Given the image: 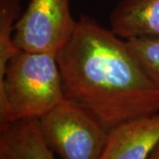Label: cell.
I'll list each match as a JSON object with an SVG mask.
<instances>
[{"label":"cell","mask_w":159,"mask_h":159,"mask_svg":"<svg viewBox=\"0 0 159 159\" xmlns=\"http://www.w3.org/2000/svg\"><path fill=\"white\" fill-rule=\"evenodd\" d=\"M66 98L85 108L111 131L159 112V82L125 40L81 15L56 55Z\"/></svg>","instance_id":"1"},{"label":"cell","mask_w":159,"mask_h":159,"mask_svg":"<svg viewBox=\"0 0 159 159\" xmlns=\"http://www.w3.org/2000/svg\"><path fill=\"white\" fill-rule=\"evenodd\" d=\"M66 99L56 56L19 51L0 80V125L39 119Z\"/></svg>","instance_id":"2"},{"label":"cell","mask_w":159,"mask_h":159,"mask_svg":"<svg viewBox=\"0 0 159 159\" xmlns=\"http://www.w3.org/2000/svg\"><path fill=\"white\" fill-rule=\"evenodd\" d=\"M48 147L62 159H100L110 130L85 108L66 99L38 119Z\"/></svg>","instance_id":"3"},{"label":"cell","mask_w":159,"mask_h":159,"mask_svg":"<svg viewBox=\"0 0 159 159\" xmlns=\"http://www.w3.org/2000/svg\"><path fill=\"white\" fill-rule=\"evenodd\" d=\"M76 25L70 0H30L14 27L13 41L20 51L57 55Z\"/></svg>","instance_id":"4"},{"label":"cell","mask_w":159,"mask_h":159,"mask_svg":"<svg viewBox=\"0 0 159 159\" xmlns=\"http://www.w3.org/2000/svg\"><path fill=\"white\" fill-rule=\"evenodd\" d=\"M159 143V112L125 122L110 131L100 159H148Z\"/></svg>","instance_id":"5"},{"label":"cell","mask_w":159,"mask_h":159,"mask_svg":"<svg viewBox=\"0 0 159 159\" xmlns=\"http://www.w3.org/2000/svg\"><path fill=\"white\" fill-rule=\"evenodd\" d=\"M109 21L111 31L123 40L159 35V0H119Z\"/></svg>","instance_id":"6"},{"label":"cell","mask_w":159,"mask_h":159,"mask_svg":"<svg viewBox=\"0 0 159 159\" xmlns=\"http://www.w3.org/2000/svg\"><path fill=\"white\" fill-rule=\"evenodd\" d=\"M0 159H55L42 136L38 119L0 125Z\"/></svg>","instance_id":"7"},{"label":"cell","mask_w":159,"mask_h":159,"mask_svg":"<svg viewBox=\"0 0 159 159\" xmlns=\"http://www.w3.org/2000/svg\"><path fill=\"white\" fill-rule=\"evenodd\" d=\"M20 11V0H0V80L4 78L9 61L20 51L13 41Z\"/></svg>","instance_id":"8"},{"label":"cell","mask_w":159,"mask_h":159,"mask_svg":"<svg viewBox=\"0 0 159 159\" xmlns=\"http://www.w3.org/2000/svg\"><path fill=\"white\" fill-rule=\"evenodd\" d=\"M125 42L146 71L159 82V35L140 36Z\"/></svg>","instance_id":"9"},{"label":"cell","mask_w":159,"mask_h":159,"mask_svg":"<svg viewBox=\"0 0 159 159\" xmlns=\"http://www.w3.org/2000/svg\"><path fill=\"white\" fill-rule=\"evenodd\" d=\"M148 159H159V143L154 148L150 156L148 157Z\"/></svg>","instance_id":"10"}]
</instances>
